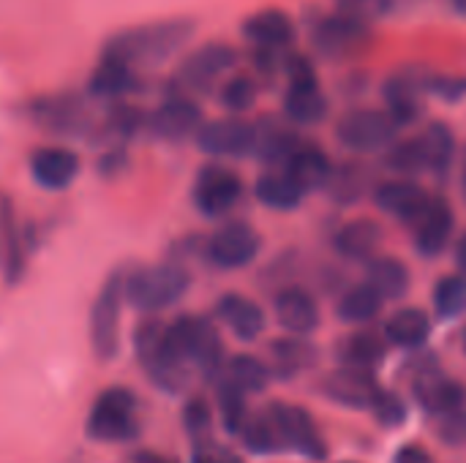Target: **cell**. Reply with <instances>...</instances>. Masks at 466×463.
<instances>
[{
	"instance_id": "6da1fadb",
	"label": "cell",
	"mask_w": 466,
	"mask_h": 463,
	"mask_svg": "<svg viewBox=\"0 0 466 463\" xmlns=\"http://www.w3.org/2000/svg\"><path fill=\"white\" fill-rule=\"evenodd\" d=\"M194 35V22L191 19H161L139 27H128L117 35H112L104 44V55L120 57L137 71L145 65L164 63L175 52H180Z\"/></svg>"
},
{
	"instance_id": "7a4b0ae2",
	"label": "cell",
	"mask_w": 466,
	"mask_h": 463,
	"mask_svg": "<svg viewBox=\"0 0 466 463\" xmlns=\"http://www.w3.org/2000/svg\"><path fill=\"white\" fill-rule=\"evenodd\" d=\"M191 287V276L177 262L137 267L126 273V303L142 314H158L175 306Z\"/></svg>"
},
{
	"instance_id": "3957f363",
	"label": "cell",
	"mask_w": 466,
	"mask_h": 463,
	"mask_svg": "<svg viewBox=\"0 0 466 463\" xmlns=\"http://www.w3.org/2000/svg\"><path fill=\"white\" fill-rule=\"evenodd\" d=\"M134 349H137V357H139L145 374L156 382V388H161L167 393H177L186 388L188 366L175 355V349L167 338L164 322L145 319L134 333Z\"/></svg>"
},
{
	"instance_id": "277c9868",
	"label": "cell",
	"mask_w": 466,
	"mask_h": 463,
	"mask_svg": "<svg viewBox=\"0 0 466 463\" xmlns=\"http://www.w3.org/2000/svg\"><path fill=\"white\" fill-rule=\"evenodd\" d=\"M167 338L175 355L186 363L199 368L205 377H216L224 366V344L218 330L205 317H177L167 325Z\"/></svg>"
},
{
	"instance_id": "5b68a950",
	"label": "cell",
	"mask_w": 466,
	"mask_h": 463,
	"mask_svg": "<svg viewBox=\"0 0 466 463\" xmlns=\"http://www.w3.org/2000/svg\"><path fill=\"white\" fill-rule=\"evenodd\" d=\"M137 396L126 388L104 390L87 418V434L98 442H128L139 437Z\"/></svg>"
},
{
	"instance_id": "8992f818",
	"label": "cell",
	"mask_w": 466,
	"mask_h": 463,
	"mask_svg": "<svg viewBox=\"0 0 466 463\" xmlns=\"http://www.w3.org/2000/svg\"><path fill=\"white\" fill-rule=\"evenodd\" d=\"M235 63H238V52L229 44H218V41L205 44L180 63L172 79V87H175L172 93H183V96L210 93L235 68Z\"/></svg>"
},
{
	"instance_id": "52a82bcc",
	"label": "cell",
	"mask_w": 466,
	"mask_h": 463,
	"mask_svg": "<svg viewBox=\"0 0 466 463\" xmlns=\"http://www.w3.org/2000/svg\"><path fill=\"white\" fill-rule=\"evenodd\" d=\"M399 128L401 126L390 117L388 109H374V106L350 109L336 120V136L352 153L385 150L390 142H396Z\"/></svg>"
},
{
	"instance_id": "ba28073f",
	"label": "cell",
	"mask_w": 466,
	"mask_h": 463,
	"mask_svg": "<svg viewBox=\"0 0 466 463\" xmlns=\"http://www.w3.org/2000/svg\"><path fill=\"white\" fill-rule=\"evenodd\" d=\"M126 306V276L112 273L90 311V344L98 360H112L120 349V314Z\"/></svg>"
},
{
	"instance_id": "9c48e42d",
	"label": "cell",
	"mask_w": 466,
	"mask_h": 463,
	"mask_svg": "<svg viewBox=\"0 0 466 463\" xmlns=\"http://www.w3.org/2000/svg\"><path fill=\"white\" fill-rule=\"evenodd\" d=\"M371 41V25L363 19H355L350 14H330L317 19L314 30H311V44L314 49L328 57V60H344V57H355L358 52H363Z\"/></svg>"
},
{
	"instance_id": "30bf717a",
	"label": "cell",
	"mask_w": 466,
	"mask_h": 463,
	"mask_svg": "<svg viewBox=\"0 0 466 463\" xmlns=\"http://www.w3.org/2000/svg\"><path fill=\"white\" fill-rule=\"evenodd\" d=\"M262 248V240L254 226L243 221L221 224L205 243V257L218 270H240L248 267Z\"/></svg>"
},
{
	"instance_id": "8fae6325",
	"label": "cell",
	"mask_w": 466,
	"mask_h": 463,
	"mask_svg": "<svg viewBox=\"0 0 466 463\" xmlns=\"http://www.w3.org/2000/svg\"><path fill=\"white\" fill-rule=\"evenodd\" d=\"M279 439L284 445V450H295L311 461H322L328 456V445L314 423V418L303 409V407H289V404H270L268 409Z\"/></svg>"
},
{
	"instance_id": "7c38bea8",
	"label": "cell",
	"mask_w": 466,
	"mask_h": 463,
	"mask_svg": "<svg viewBox=\"0 0 466 463\" xmlns=\"http://www.w3.org/2000/svg\"><path fill=\"white\" fill-rule=\"evenodd\" d=\"M243 196V180L218 164L202 166L194 188H191V199L194 207L205 216V218H224Z\"/></svg>"
},
{
	"instance_id": "4fadbf2b",
	"label": "cell",
	"mask_w": 466,
	"mask_h": 463,
	"mask_svg": "<svg viewBox=\"0 0 466 463\" xmlns=\"http://www.w3.org/2000/svg\"><path fill=\"white\" fill-rule=\"evenodd\" d=\"M202 153L216 158H246L254 150V123L232 115L221 120H208L194 134Z\"/></svg>"
},
{
	"instance_id": "5bb4252c",
	"label": "cell",
	"mask_w": 466,
	"mask_h": 463,
	"mask_svg": "<svg viewBox=\"0 0 466 463\" xmlns=\"http://www.w3.org/2000/svg\"><path fill=\"white\" fill-rule=\"evenodd\" d=\"M202 109L191 96L183 93H169L167 101H161L150 115H147V128L153 136L167 139V142H180L188 139L199 131L202 126Z\"/></svg>"
},
{
	"instance_id": "9a60e30c",
	"label": "cell",
	"mask_w": 466,
	"mask_h": 463,
	"mask_svg": "<svg viewBox=\"0 0 466 463\" xmlns=\"http://www.w3.org/2000/svg\"><path fill=\"white\" fill-rule=\"evenodd\" d=\"M319 390L330 401H336L347 409H371L374 398L380 396V385H377L374 374L369 368H355V366L330 371L322 379Z\"/></svg>"
},
{
	"instance_id": "2e32d148",
	"label": "cell",
	"mask_w": 466,
	"mask_h": 463,
	"mask_svg": "<svg viewBox=\"0 0 466 463\" xmlns=\"http://www.w3.org/2000/svg\"><path fill=\"white\" fill-rule=\"evenodd\" d=\"M453 226H456V216L451 202L442 196L429 199L426 210L415 221V251L429 259L440 257L453 237Z\"/></svg>"
},
{
	"instance_id": "e0dca14e",
	"label": "cell",
	"mask_w": 466,
	"mask_h": 463,
	"mask_svg": "<svg viewBox=\"0 0 466 463\" xmlns=\"http://www.w3.org/2000/svg\"><path fill=\"white\" fill-rule=\"evenodd\" d=\"M33 183L46 191H66L79 175V156L60 145H46L30 156Z\"/></svg>"
},
{
	"instance_id": "ac0fdd59",
	"label": "cell",
	"mask_w": 466,
	"mask_h": 463,
	"mask_svg": "<svg viewBox=\"0 0 466 463\" xmlns=\"http://www.w3.org/2000/svg\"><path fill=\"white\" fill-rule=\"evenodd\" d=\"M385 109L399 126H412L423 115V71H399L382 87Z\"/></svg>"
},
{
	"instance_id": "d6986e66",
	"label": "cell",
	"mask_w": 466,
	"mask_h": 463,
	"mask_svg": "<svg viewBox=\"0 0 466 463\" xmlns=\"http://www.w3.org/2000/svg\"><path fill=\"white\" fill-rule=\"evenodd\" d=\"M371 194H374V202L382 213H388L404 224H415L429 205V194L410 177L385 180V183L374 186Z\"/></svg>"
},
{
	"instance_id": "ffe728a7",
	"label": "cell",
	"mask_w": 466,
	"mask_h": 463,
	"mask_svg": "<svg viewBox=\"0 0 466 463\" xmlns=\"http://www.w3.org/2000/svg\"><path fill=\"white\" fill-rule=\"evenodd\" d=\"M298 145H300V136H298L295 128L287 126L284 120L259 117V120L254 123V150H251V156L259 158L262 164L284 166L287 158L295 153Z\"/></svg>"
},
{
	"instance_id": "44dd1931",
	"label": "cell",
	"mask_w": 466,
	"mask_h": 463,
	"mask_svg": "<svg viewBox=\"0 0 466 463\" xmlns=\"http://www.w3.org/2000/svg\"><path fill=\"white\" fill-rule=\"evenodd\" d=\"M243 35L254 46L289 49L295 35H298V27H295V19L287 11H281V8H262V11L251 14L243 22Z\"/></svg>"
},
{
	"instance_id": "7402d4cb",
	"label": "cell",
	"mask_w": 466,
	"mask_h": 463,
	"mask_svg": "<svg viewBox=\"0 0 466 463\" xmlns=\"http://www.w3.org/2000/svg\"><path fill=\"white\" fill-rule=\"evenodd\" d=\"M276 319L289 336H309L319 327V308L317 300L298 287H289L276 295Z\"/></svg>"
},
{
	"instance_id": "603a6c76",
	"label": "cell",
	"mask_w": 466,
	"mask_h": 463,
	"mask_svg": "<svg viewBox=\"0 0 466 463\" xmlns=\"http://www.w3.org/2000/svg\"><path fill=\"white\" fill-rule=\"evenodd\" d=\"M284 172L309 194V191L328 188V183L333 177V164H330V158H328V153L322 147L300 142L295 147V153L287 158Z\"/></svg>"
},
{
	"instance_id": "cb8c5ba5",
	"label": "cell",
	"mask_w": 466,
	"mask_h": 463,
	"mask_svg": "<svg viewBox=\"0 0 466 463\" xmlns=\"http://www.w3.org/2000/svg\"><path fill=\"white\" fill-rule=\"evenodd\" d=\"M137 87H139L137 68L128 65L120 57H112V55L101 52V60H98L96 71L90 74V82H87L90 96L112 101V98H120L126 93H134Z\"/></svg>"
},
{
	"instance_id": "d4e9b609",
	"label": "cell",
	"mask_w": 466,
	"mask_h": 463,
	"mask_svg": "<svg viewBox=\"0 0 466 463\" xmlns=\"http://www.w3.org/2000/svg\"><path fill=\"white\" fill-rule=\"evenodd\" d=\"M330 112V104L317 82L287 85L284 93V117L292 126H319Z\"/></svg>"
},
{
	"instance_id": "484cf974",
	"label": "cell",
	"mask_w": 466,
	"mask_h": 463,
	"mask_svg": "<svg viewBox=\"0 0 466 463\" xmlns=\"http://www.w3.org/2000/svg\"><path fill=\"white\" fill-rule=\"evenodd\" d=\"M216 314H218V319L240 338V341H254V338H259L262 336V330H265V325H268V319H265V311L254 303V300H248V297H243V295H224L218 303H216Z\"/></svg>"
},
{
	"instance_id": "4316f807",
	"label": "cell",
	"mask_w": 466,
	"mask_h": 463,
	"mask_svg": "<svg viewBox=\"0 0 466 463\" xmlns=\"http://www.w3.org/2000/svg\"><path fill=\"white\" fill-rule=\"evenodd\" d=\"M0 273L8 284L25 276V243L8 196L0 194Z\"/></svg>"
},
{
	"instance_id": "83f0119b",
	"label": "cell",
	"mask_w": 466,
	"mask_h": 463,
	"mask_svg": "<svg viewBox=\"0 0 466 463\" xmlns=\"http://www.w3.org/2000/svg\"><path fill=\"white\" fill-rule=\"evenodd\" d=\"M380 243H382V229L371 218L350 221L333 237V248L344 259H352V262H369L374 257V251L380 248Z\"/></svg>"
},
{
	"instance_id": "f1b7e54d",
	"label": "cell",
	"mask_w": 466,
	"mask_h": 463,
	"mask_svg": "<svg viewBox=\"0 0 466 463\" xmlns=\"http://www.w3.org/2000/svg\"><path fill=\"white\" fill-rule=\"evenodd\" d=\"M415 398L429 415H451L464 407L466 390L464 385H459L453 379L423 374L415 382Z\"/></svg>"
},
{
	"instance_id": "f546056e",
	"label": "cell",
	"mask_w": 466,
	"mask_h": 463,
	"mask_svg": "<svg viewBox=\"0 0 466 463\" xmlns=\"http://www.w3.org/2000/svg\"><path fill=\"white\" fill-rule=\"evenodd\" d=\"M254 196L259 199V205L270 207V210H279V213H289V210H298L306 191L281 169H270L265 175L257 177L254 183Z\"/></svg>"
},
{
	"instance_id": "4dcf8cb0",
	"label": "cell",
	"mask_w": 466,
	"mask_h": 463,
	"mask_svg": "<svg viewBox=\"0 0 466 463\" xmlns=\"http://www.w3.org/2000/svg\"><path fill=\"white\" fill-rule=\"evenodd\" d=\"M431 336V319L423 308H401L385 322V338L401 349H420Z\"/></svg>"
},
{
	"instance_id": "1f68e13d",
	"label": "cell",
	"mask_w": 466,
	"mask_h": 463,
	"mask_svg": "<svg viewBox=\"0 0 466 463\" xmlns=\"http://www.w3.org/2000/svg\"><path fill=\"white\" fill-rule=\"evenodd\" d=\"M366 284L385 300H399L410 292V270L396 257H371L366 262Z\"/></svg>"
},
{
	"instance_id": "d6a6232c",
	"label": "cell",
	"mask_w": 466,
	"mask_h": 463,
	"mask_svg": "<svg viewBox=\"0 0 466 463\" xmlns=\"http://www.w3.org/2000/svg\"><path fill=\"white\" fill-rule=\"evenodd\" d=\"M423 150H426V169L434 172L440 180H445L453 169L456 161V136L448 123H431L423 136Z\"/></svg>"
},
{
	"instance_id": "836d02e7",
	"label": "cell",
	"mask_w": 466,
	"mask_h": 463,
	"mask_svg": "<svg viewBox=\"0 0 466 463\" xmlns=\"http://www.w3.org/2000/svg\"><path fill=\"white\" fill-rule=\"evenodd\" d=\"M382 303H385V297H382L374 287L360 284V287H352V289L339 300L336 314H339V319L347 322V325H366V322H371L374 317H380Z\"/></svg>"
},
{
	"instance_id": "e575fe53",
	"label": "cell",
	"mask_w": 466,
	"mask_h": 463,
	"mask_svg": "<svg viewBox=\"0 0 466 463\" xmlns=\"http://www.w3.org/2000/svg\"><path fill=\"white\" fill-rule=\"evenodd\" d=\"M270 357H273V366L281 377H295V374L314 366L317 349L309 341L289 336V338H276L270 344Z\"/></svg>"
},
{
	"instance_id": "d590c367",
	"label": "cell",
	"mask_w": 466,
	"mask_h": 463,
	"mask_svg": "<svg viewBox=\"0 0 466 463\" xmlns=\"http://www.w3.org/2000/svg\"><path fill=\"white\" fill-rule=\"evenodd\" d=\"M385 341L377 333H355L350 338L341 341L339 347V357L344 366H355V368H374L385 360Z\"/></svg>"
},
{
	"instance_id": "8d00e7d4",
	"label": "cell",
	"mask_w": 466,
	"mask_h": 463,
	"mask_svg": "<svg viewBox=\"0 0 466 463\" xmlns=\"http://www.w3.org/2000/svg\"><path fill=\"white\" fill-rule=\"evenodd\" d=\"M35 117L44 120L46 126L57 128V131H82L87 126V115H85L79 98H74V96H60V98H52V101H41Z\"/></svg>"
},
{
	"instance_id": "74e56055",
	"label": "cell",
	"mask_w": 466,
	"mask_h": 463,
	"mask_svg": "<svg viewBox=\"0 0 466 463\" xmlns=\"http://www.w3.org/2000/svg\"><path fill=\"white\" fill-rule=\"evenodd\" d=\"M385 166L401 177H412L426 169V150L418 139H396L385 147Z\"/></svg>"
},
{
	"instance_id": "f35d334b",
	"label": "cell",
	"mask_w": 466,
	"mask_h": 463,
	"mask_svg": "<svg viewBox=\"0 0 466 463\" xmlns=\"http://www.w3.org/2000/svg\"><path fill=\"white\" fill-rule=\"evenodd\" d=\"M240 439H243V445H246L251 453H257V456H270V453H281V450H284V445H281V439H279V431H276V426H273L268 409H265L262 415H251V418L243 423Z\"/></svg>"
},
{
	"instance_id": "ab89813d",
	"label": "cell",
	"mask_w": 466,
	"mask_h": 463,
	"mask_svg": "<svg viewBox=\"0 0 466 463\" xmlns=\"http://www.w3.org/2000/svg\"><path fill=\"white\" fill-rule=\"evenodd\" d=\"M227 379H232L246 393H262L270 382V368L251 355H235L227 363Z\"/></svg>"
},
{
	"instance_id": "60d3db41",
	"label": "cell",
	"mask_w": 466,
	"mask_h": 463,
	"mask_svg": "<svg viewBox=\"0 0 466 463\" xmlns=\"http://www.w3.org/2000/svg\"><path fill=\"white\" fill-rule=\"evenodd\" d=\"M369 177L371 172L363 166V164H347L341 169H333V177L328 183L330 194L344 202V205H352L363 196V191L369 188Z\"/></svg>"
},
{
	"instance_id": "b9f144b4",
	"label": "cell",
	"mask_w": 466,
	"mask_h": 463,
	"mask_svg": "<svg viewBox=\"0 0 466 463\" xmlns=\"http://www.w3.org/2000/svg\"><path fill=\"white\" fill-rule=\"evenodd\" d=\"M434 308L442 319H456L466 311V276H445L434 287Z\"/></svg>"
},
{
	"instance_id": "7bdbcfd3",
	"label": "cell",
	"mask_w": 466,
	"mask_h": 463,
	"mask_svg": "<svg viewBox=\"0 0 466 463\" xmlns=\"http://www.w3.org/2000/svg\"><path fill=\"white\" fill-rule=\"evenodd\" d=\"M218 412H221V423L229 434H240L243 423L248 420V409H246V390H240L232 379L218 382Z\"/></svg>"
},
{
	"instance_id": "ee69618b",
	"label": "cell",
	"mask_w": 466,
	"mask_h": 463,
	"mask_svg": "<svg viewBox=\"0 0 466 463\" xmlns=\"http://www.w3.org/2000/svg\"><path fill=\"white\" fill-rule=\"evenodd\" d=\"M218 101L227 112L232 115H243L257 104V82L251 76L235 74L227 82L218 85Z\"/></svg>"
},
{
	"instance_id": "f6af8a7d",
	"label": "cell",
	"mask_w": 466,
	"mask_h": 463,
	"mask_svg": "<svg viewBox=\"0 0 466 463\" xmlns=\"http://www.w3.org/2000/svg\"><path fill=\"white\" fill-rule=\"evenodd\" d=\"M423 90L426 96H437L442 101H461L466 96V76H442L423 71Z\"/></svg>"
},
{
	"instance_id": "bcb514c9",
	"label": "cell",
	"mask_w": 466,
	"mask_h": 463,
	"mask_svg": "<svg viewBox=\"0 0 466 463\" xmlns=\"http://www.w3.org/2000/svg\"><path fill=\"white\" fill-rule=\"evenodd\" d=\"M374 418L385 426V428H396L407 420V404L396 396V393H385L380 390V396L371 404Z\"/></svg>"
},
{
	"instance_id": "7dc6e473",
	"label": "cell",
	"mask_w": 466,
	"mask_h": 463,
	"mask_svg": "<svg viewBox=\"0 0 466 463\" xmlns=\"http://www.w3.org/2000/svg\"><path fill=\"white\" fill-rule=\"evenodd\" d=\"M393 5V0H339V11L341 14H350L355 19H363V22H374L377 16L388 14Z\"/></svg>"
},
{
	"instance_id": "c3c4849f",
	"label": "cell",
	"mask_w": 466,
	"mask_h": 463,
	"mask_svg": "<svg viewBox=\"0 0 466 463\" xmlns=\"http://www.w3.org/2000/svg\"><path fill=\"white\" fill-rule=\"evenodd\" d=\"M183 423H186V428H188V434H191L194 439L208 437L210 423H213L210 407H208L202 398H191L188 407H186V412H183Z\"/></svg>"
},
{
	"instance_id": "681fc988",
	"label": "cell",
	"mask_w": 466,
	"mask_h": 463,
	"mask_svg": "<svg viewBox=\"0 0 466 463\" xmlns=\"http://www.w3.org/2000/svg\"><path fill=\"white\" fill-rule=\"evenodd\" d=\"M281 74L289 79V85H298V82H317V71L311 65V60L300 52H284V60H281Z\"/></svg>"
},
{
	"instance_id": "f907efd6",
	"label": "cell",
	"mask_w": 466,
	"mask_h": 463,
	"mask_svg": "<svg viewBox=\"0 0 466 463\" xmlns=\"http://www.w3.org/2000/svg\"><path fill=\"white\" fill-rule=\"evenodd\" d=\"M440 439L451 448H464L466 445V409H456L451 415H442L440 423Z\"/></svg>"
},
{
	"instance_id": "816d5d0a",
	"label": "cell",
	"mask_w": 466,
	"mask_h": 463,
	"mask_svg": "<svg viewBox=\"0 0 466 463\" xmlns=\"http://www.w3.org/2000/svg\"><path fill=\"white\" fill-rule=\"evenodd\" d=\"M393 463H434V458L418 445H404V448H399Z\"/></svg>"
},
{
	"instance_id": "f5cc1de1",
	"label": "cell",
	"mask_w": 466,
	"mask_h": 463,
	"mask_svg": "<svg viewBox=\"0 0 466 463\" xmlns=\"http://www.w3.org/2000/svg\"><path fill=\"white\" fill-rule=\"evenodd\" d=\"M126 166V156L120 153V150H112V153H106L104 158H101V175H117L120 169Z\"/></svg>"
},
{
	"instance_id": "db71d44e",
	"label": "cell",
	"mask_w": 466,
	"mask_h": 463,
	"mask_svg": "<svg viewBox=\"0 0 466 463\" xmlns=\"http://www.w3.org/2000/svg\"><path fill=\"white\" fill-rule=\"evenodd\" d=\"M126 463H177L169 456H161V453H153V450H142V453H134Z\"/></svg>"
},
{
	"instance_id": "11a10c76",
	"label": "cell",
	"mask_w": 466,
	"mask_h": 463,
	"mask_svg": "<svg viewBox=\"0 0 466 463\" xmlns=\"http://www.w3.org/2000/svg\"><path fill=\"white\" fill-rule=\"evenodd\" d=\"M456 265H459V273L466 276V232L459 237V243H456Z\"/></svg>"
},
{
	"instance_id": "9f6ffc18",
	"label": "cell",
	"mask_w": 466,
	"mask_h": 463,
	"mask_svg": "<svg viewBox=\"0 0 466 463\" xmlns=\"http://www.w3.org/2000/svg\"><path fill=\"white\" fill-rule=\"evenodd\" d=\"M213 463H243L235 453H229V450H216L213 453Z\"/></svg>"
},
{
	"instance_id": "6f0895ef",
	"label": "cell",
	"mask_w": 466,
	"mask_h": 463,
	"mask_svg": "<svg viewBox=\"0 0 466 463\" xmlns=\"http://www.w3.org/2000/svg\"><path fill=\"white\" fill-rule=\"evenodd\" d=\"M461 191H464V199H466V150H464V161H461Z\"/></svg>"
},
{
	"instance_id": "680465c9",
	"label": "cell",
	"mask_w": 466,
	"mask_h": 463,
	"mask_svg": "<svg viewBox=\"0 0 466 463\" xmlns=\"http://www.w3.org/2000/svg\"><path fill=\"white\" fill-rule=\"evenodd\" d=\"M453 3V8L459 11V14H464L466 16V0H451Z\"/></svg>"
},
{
	"instance_id": "91938a15",
	"label": "cell",
	"mask_w": 466,
	"mask_h": 463,
	"mask_svg": "<svg viewBox=\"0 0 466 463\" xmlns=\"http://www.w3.org/2000/svg\"><path fill=\"white\" fill-rule=\"evenodd\" d=\"M461 347H464V352H466V330H464V336H461Z\"/></svg>"
}]
</instances>
